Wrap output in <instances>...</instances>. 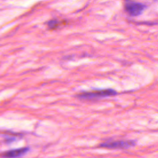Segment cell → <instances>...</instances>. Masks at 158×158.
<instances>
[{
	"label": "cell",
	"instance_id": "cell-4",
	"mask_svg": "<svg viewBox=\"0 0 158 158\" xmlns=\"http://www.w3.org/2000/svg\"><path fill=\"white\" fill-rule=\"evenodd\" d=\"M29 151L28 148H22L12 150H9L3 152L1 157L4 158H17L25 154Z\"/></svg>",
	"mask_w": 158,
	"mask_h": 158
},
{
	"label": "cell",
	"instance_id": "cell-5",
	"mask_svg": "<svg viewBox=\"0 0 158 158\" xmlns=\"http://www.w3.org/2000/svg\"><path fill=\"white\" fill-rule=\"evenodd\" d=\"M48 25L51 29H54L60 25V22L56 20H52L48 22Z\"/></svg>",
	"mask_w": 158,
	"mask_h": 158
},
{
	"label": "cell",
	"instance_id": "cell-2",
	"mask_svg": "<svg viewBox=\"0 0 158 158\" xmlns=\"http://www.w3.org/2000/svg\"><path fill=\"white\" fill-rule=\"evenodd\" d=\"M117 92L112 89H102V90H97L95 91L91 92H85L79 94L80 98L85 99H91L96 98H102L110 96H114L116 94Z\"/></svg>",
	"mask_w": 158,
	"mask_h": 158
},
{
	"label": "cell",
	"instance_id": "cell-1",
	"mask_svg": "<svg viewBox=\"0 0 158 158\" xmlns=\"http://www.w3.org/2000/svg\"><path fill=\"white\" fill-rule=\"evenodd\" d=\"M133 140H118L114 141H107L101 143L99 146L109 149H127L135 145Z\"/></svg>",
	"mask_w": 158,
	"mask_h": 158
},
{
	"label": "cell",
	"instance_id": "cell-3",
	"mask_svg": "<svg viewBox=\"0 0 158 158\" xmlns=\"http://www.w3.org/2000/svg\"><path fill=\"white\" fill-rule=\"evenodd\" d=\"M145 7L144 4L137 2H127L125 4V10L131 16L140 15Z\"/></svg>",
	"mask_w": 158,
	"mask_h": 158
}]
</instances>
